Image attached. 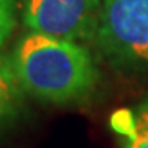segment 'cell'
<instances>
[{
	"label": "cell",
	"mask_w": 148,
	"mask_h": 148,
	"mask_svg": "<svg viewBox=\"0 0 148 148\" xmlns=\"http://www.w3.org/2000/svg\"><path fill=\"white\" fill-rule=\"evenodd\" d=\"M101 0H25L23 20L32 32L84 40L97 30Z\"/></svg>",
	"instance_id": "3"
},
{
	"label": "cell",
	"mask_w": 148,
	"mask_h": 148,
	"mask_svg": "<svg viewBox=\"0 0 148 148\" xmlns=\"http://www.w3.org/2000/svg\"><path fill=\"white\" fill-rule=\"evenodd\" d=\"M97 33L109 51L148 63V0H102Z\"/></svg>",
	"instance_id": "2"
},
{
	"label": "cell",
	"mask_w": 148,
	"mask_h": 148,
	"mask_svg": "<svg viewBox=\"0 0 148 148\" xmlns=\"http://www.w3.org/2000/svg\"><path fill=\"white\" fill-rule=\"evenodd\" d=\"M112 127L127 138V148H148V97L132 110H119Z\"/></svg>",
	"instance_id": "4"
},
{
	"label": "cell",
	"mask_w": 148,
	"mask_h": 148,
	"mask_svg": "<svg viewBox=\"0 0 148 148\" xmlns=\"http://www.w3.org/2000/svg\"><path fill=\"white\" fill-rule=\"evenodd\" d=\"M12 64L21 89L43 102L79 101L97 82L95 64L84 46L40 32L18 40Z\"/></svg>",
	"instance_id": "1"
},
{
	"label": "cell",
	"mask_w": 148,
	"mask_h": 148,
	"mask_svg": "<svg viewBox=\"0 0 148 148\" xmlns=\"http://www.w3.org/2000/svg\"><path fill=\"white\" fill-rule=\"evenodd\" d=\"M16 23V0H0V46L10 38Z\"/></svg>",
	"instance_id": "6"
},
{
	"label": "cell",
	"mask_w": 148,
	"mask_h": 148,
	"mask_svg": "<svg viewBox=\"0 0 148 148\" xmlns=\"http://www.w3.org/2000/svg\"><path fill=\"white\" fill-rule=\"evenodd\" d=\"M23 89L15 74L12 59L0 53V123L13 119L21 109Z\"/></svg>",
	"instance_id": "5"
}]
</instances>
